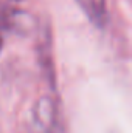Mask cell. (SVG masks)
I'll list each match as a JSON object with an SVG mask.
<instances>
[{
	"mask_svg": "<svg viewBox=\"0 0 132 133\" xmlns=\"http://www.w3.org/2000/svg\"><path fill=\"white\" fill-rule=\"evenodd\" d=\"M84 12L90 17V20L97 25L106 22V3L104 0H76Z\"/></svg>",
	"mask_w": 132,
	"mask_h": 133,
	"instance_id": "cell-1",
	"label": "cell"
},
{
	"mask_svg": "<svg viewBox=\"0 0 132 133\" xmlns=\"http://www.w3.org/2000/svg\"><path fill=\"white\" fill-rule=\"evenodd\" d=\"M0 48H2V39H0Z\"/></svg>",
	"mask_w": 132,
	"mask_h": 133,
	"instance_id": "cell-2",
	"label": "cell"
}]
</instances>
